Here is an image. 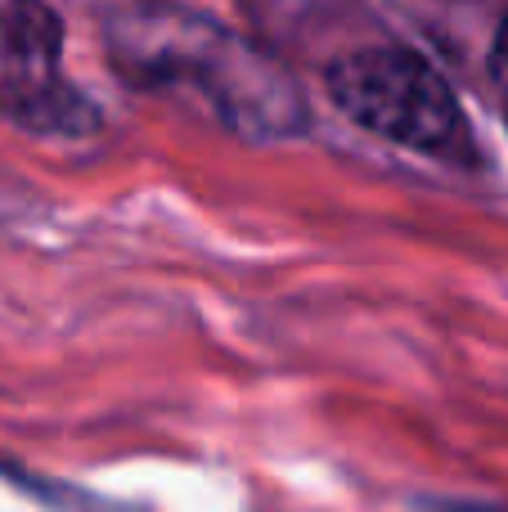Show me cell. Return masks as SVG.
I'll return each instance as SVG.
<instances>
[{"label": "cell", "instance_id": "6da1fadb", "mask_svg": "<svg viewBox=\"0 0 508 512\" xmlns=\"http://www.w3.org/2000/svg\"><path fill=\"white\" fill-rule=\"evenodd\" d=\"M117 68L149 86H194L230 131L248 140H279L302 126L306 108L297 86L243 45L221 23L171 5H131L108 23Z\"/></svg>", "mask_w": 508, "mask_h": 512}, {"label": "cell", "instance_id": "7a4b0ae2", "mask_svg": "<svg viewBox=\"0 0 508 512\" xmlns=\"http://www.w3.org/2000/svg\"><path fill=\"white\" fill-rule=\"evenodd\" d=\"M329 95L356 126L428 153V158H468V117L455 90L432 63L396 45L342 54L329 68Z\"/></svg>", "mask_w": 508, "mask_h": 512}, {"label": "cell", "instance_id": "3957f363", "mask_svg": "<svg viewBox=\"0 0 508 512\" xmlns=\"http://www.w3.org/2000/svg\"><path fill=\"white\" fill-rule=\"evenodd\" d=\"M63 23L45 0H5L0 9V108L36 135L95 131V108L59 72Z\"/></svg>", "mask_w": 508, "mask_h": 512}, {"label": "cell", "instance_id": "277c9868", "mask_svg": "<svg viewBox=\"0 0 508 512\" xmlns=\"http://www.w3.org/2000/svg\"><path fill=\"white\" fill-rule=\"evenodd\" d=\"M491 77H495V86H500V95H504V113H508V18H504L500 36H495V50H491Z\"/></svg>", "mask_w": 508, "mask_h": 512}, {"label": "cell", "instance_id": "5b68a950", "mask_svg": "<svg viewBox=\"0 0 508 512\" xmlns=\"http://www.w3.org/2000/svg\"><path fill=\"white\" fill-rule=\"evenodd\" d=\"M432 512H508V508H473V504H455V508H432Z\"/></svg>", "mask_w": 508, "mask_h": 512}]
</instances>
